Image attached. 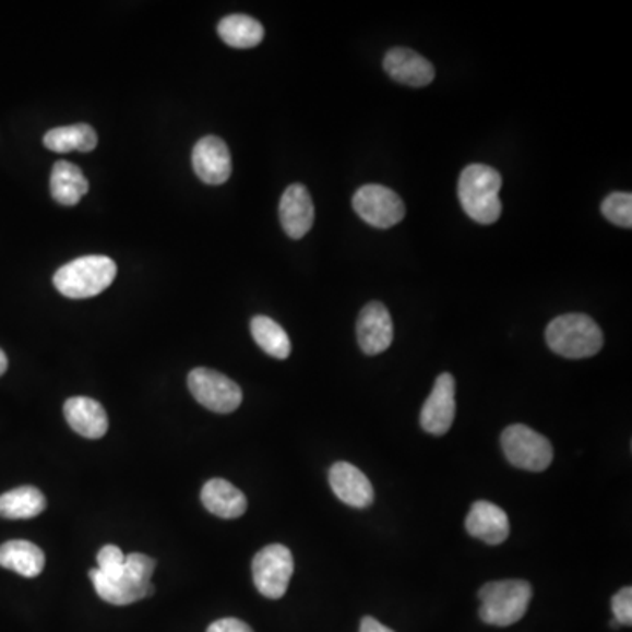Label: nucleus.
<instances>
[{
  "label": "nucleus",
  "instance_id": "obj_1",
  "mask_svg": "<svg viewBox=\"0 0 632 632\" xmlns=\"http://www.w3.org/2000/svg\"><path fill=\"white\" fill-rule=\"evenodd\" d=\"M502 178L493 167L472 164L462 171L458 180V199L466 215L478 224L490 225L502 213Z\"/></svg>",
  "mask_w": 632,
  "mask_h": 632
},
{
  "label": "nucleus",
  "instance_id": "obj_2",
  "mask_svg": "<svg viewBox=\"0 0 632 632\" xmlns=\"http://www.w3.org/2000/svg\"><path fill=\"white\" fill-rule=\"evenodd\" d=\"M117 271V264L109 257H80L55 273L53 285L69 299H88L111 287Z\"/></svg>",
  "mask_w": 632,
  "mask_h": 632
},
{
  "label": "nucleus",
  "instance_id": "obj_3",
  "mask_svg": "<svg viewBox=\"0 0 632 632\" xmlns=\"http://www.w3.org/2000/svg\"><path fill=\"white\" fill-rule=\"evenodd\" d=\"M550 350L565 359H588L599 354L605 343L601 329L591 317L570 313L557 317L547 327Z\"/></svg>",
  "mask_w": 632,
  "mask_h": 632
},
{
  "label": "nucleus",
  "instance_id": "obj_4",
  "mask_svg": "<svg viewBox=\"0 0 632 632\" xmlns=\"http://www.w3.org/2000/svg\"><path fill=\"white\" fill-rule=\"evenodd\" d=\"M480 619L496 628H508L527 613L533 588L524 580L485 583L478 593Z\"/></svg>",
  "mask_w": 632,
  "mask_h": 632
},
{
  "label": "nucleus",
  "instance_id": "obj_5",
  "mask_svg": "<svg viewBox=\"0 0 632 632\" xmlns=\"http://www.w3.org/2000/svg\"><path fill=\"white\" fill-rule=\"evenodd\" d=\"M501 446L510 464L524 472H545L553 461L552 443L522 424L504 429Z\"/></svg>",
  "mask_w": 632,
  "mask_h": 632
},
{
  "label": "nucleus",
  "instance_id": "obj_6",
  "mask_svg": "<svg viewBox=\"0 0 632 632\" xmlns=\"http://www.w3.org/2000/svg\"><path fill=\"white\" fill-rule=\"evenodd\" d=\"M251 571L257 591L267 599H279L287 593L294 574V557L285 545L274 542L257 553Z\"/></svg>",
  "mask_w": 632,
  "mask_h": 632
},
{
  "label": "nucleus",
  "instance_id": "obj_7",
  "mask_svg": "<svg viewBox=\"0 0 632 632\" xmlns=\"http://www.w3.org/2000/svg\"><path fill=\"white\" fill-rule=\"evenodd\" d=\"M189 389L199 404L222 415L236 412L242 403L238 383L213 369H193L189 374Z\"/></svg>",
  "mask_w": 632,
  "mask_h": 632
},
{
  "label": "nucleus",
  "instance_id": "obj_8",
  "mask_svg": "<svg viewBox=\"0 0 632 632\" xmlns=\"http://www.w3.org/2000/svg\"><path fill=\"white\" fill-rule=\"evenodd\" d=\"M354 210L366 224L391 229L406 215L403 199L383 184H366L354 195Z\"/></svg>",
  "mask_w": 632,
  "mask_h": 632
},
{
  "label": "nucleus",
  "instance_id": "obj_9",
  "mask_svg": "<svg viewBox=\"0 0 632 632\" xmlns=\"http://www.w3.org/2000/svg\"><path fill=\"white\" fill-rule=\"evenodd\" d=\"M455 380L450 372H443L436 380L434 389L421 408V429L427 434H446L455 418Z\"/></svg>",
  "mask_w": 632,
  "mask_h": 632
},
{
  "label": "nucleus",
  "instance_id": "obj_10",
  "mask_svg": "<svg viewBox=\"0 0 632 632\" xmlns=\"http://www.w3.org/2000/svg\"><path fill=\"white\" fill-rule=\"evenodd\" d=\"M193 171L199 180L207 184H222L232 175V158L229 146L216 135H206L198 141L192 152Z\"/></svg>",
  "mask_w": 632,
  "mask_h": 632
},
{
  "label": "nucleus",
  "instance_id": "obj_11",
  "mask_svg": "<svg viewBox=\"0 0 632 632\" xmlns=\"http://www.w3.org/2000/svg\"><path fill=\"white\" fill-rule=\"evenodd\" d=\"M357 342L366 355H378L389 350L394 342V323L382 302H369L357 320Z\"/></svg>",
  "mask_w": 632,
  "mask_h": 632
},
{
  "label": "nucleus",
  "instance_id": "obj_12",
  "mask_svg": "<svg viewBox=\"0 0 632 632\" xmlns=\"http://www.w3.org/2000/svg\"><path fill=\"white\" fill-rule=\"evenodd\" d=\"M279 222L288 238L301 239L314 222L313 199L305 184H290L279 201Z\"/></svg>",
  "mask_w": 632,
  "mask_h": 632
},
{
  "label": "nucleus",
  "instance_id": "obj_13",
  "mask_svg": "<svg viewBox=\"0 0 632 632\" xmlns=\"http://www.w3.org/2000/svg\"><path fill=\"white\" fill-rule=\"evenodd\" d=\"M329 484L337 499L348 506L368 508L374 501V489L368 476L350 462H336L329 472Z\"/></svg>",
  "mask_w": 632,
  "mask_h": 632
},
{
  "label": "nucleus",
  "instance_id": "obj_14",
  "mask_svg": "<svg viewBox=\"0 0 632 632\" xmlns=\"http://www.w3.org/2000/svg\"><path fill=\"white\" fill-rule=\"evenodd\" d=\"M91 579L94 582L95 593L109 605H132L155 593L152 582L135 579L134 574L129 573L126 568L118 579H108L99 570H92Z\"/></svg>",
  "mask_w": 632,
  "mask_h": 632
},
{
  "label": "nucleus",
  "instance_id": "obj_15",
  "mask_svg": "<svg viewBox=\"0 0 632 632\" xmlns=\"http://www.w3.org/2000/svg\"><path fill=\"white\" fill-rule=\"evenodd\" d=\"M383 69L392 80L415 88L431 85L436 76L434 65L408 48H394L389 51L383 60Z\"/></svg>",
  "mask_w": 632,
  "mask_h": 632
},
{
  "label": "nucleus",
  "instance_id": "obj_16",
  "mask_svg": "<svg viewBox=\"0 0 632 632\" xmlns=\"http://www.w3.org/2000/svg\"><path fill=\"white\" fill-rule=\"evenodd\" d=\"M466 530L487 545H501L510 536V521L502 508L489 501H476L467 515Z\"/></svg>",
  "mask_w": 632,
  "mask_h": 632
},
{
  "label": "nucleus",
  "instance_id": "obj_17",
  "mask_svg": "<svg viewBox=\"0 0 632 632\" xmlns=\"http://www.w3.org/2000/svg\"><path fill=\"white\" fill-rule=\"evenodd\" d=\"M63 415L72 431L88 440H99L108 432L106 409L91 397H71L65 401Z\"/></svg>",
  "mask_w": 632,
  "mask_h": 632
},
{
  "label": "nucleus",
  "instance_id": "obj_18",
  "mask_svg": "<svg viewBox=\"0 0 632 632\" xmlns=\"http://www.w3.org/2000/svg\"><path fill=\"white\" fill-rule=\"evenodd\" d=\"M201 501L207 512L220 518H239L248 508L247 496L222 478H213L204 485Z\"/></svg>",
  "mask_w": 632,
  "mask_h": 632
},
{
  "label": "nucleus",
  "instance_id": "obj_19",
  "mask_svg": "<svg viewBox=\"0 0 632 632\" xmlns=\"http://www.w3.org/2000/svg\"><path fill=\"white\" fill-rule=\"evenodd\" d=\"M45 553L34 542L14 539L0 547V565L5 570L22 574L25 579L39 576L45 570Z\"/></svg>",
  "mask_w": 632,
  "mask_h": 632
},
{
  "label": "nucleus",
  "instance_id": "obj_20",
  "mask_svg": "<svg viewBox=\"0 0 632 632\" xmlns=\"http://www.w3.org/2000/svg\"><path fill=\"white\" fill-rule=\"evenodd\" d=\"M91 184L80 167L71 162L60 160L51 171L50 190L51 198L62 206H76L81 199L88 193Z\"/></svg>",
  "mask_w": 632,
  "mask_h": 632
},
{
  "label": "nucleus",
  "instance_id": "obj_21",
  "mask_svg": "<svg viewBox=\"0 0 632 632\" xmlns=\"http://www.w3.org/2000/svg\"><path fill=\"white\" fill-rule=\"evenodd\" d=\"M218 36L225 45L238 50H250L261 45L264 39V27L261 22L247 14H230L218 23Z\"/></svg>",
  "mask_w": 632,
  "mask_h": 632
},
{
  "label": "nucleus",
  "instance_id": "obj_22",
  "mask_svg": "<svg viewBox=\"0 0 632 632\" xmlns=\"http://www.w3.org/2000/svg\"><path fill=\"white\" fill-rule=\"evenodd\" d=\"M46 148L55 153L69 152H92L97 146V132L94 127L86 123H76V126L57 127L46 132Z\"/></svg>",
  "mask_w": 632,
  "mask_h": 632
},
{
  "label": "nucleus",
  "instance_id": "obj_23",
  "mask_svg": "<svg viewBox=\"0 0 632 632\" xmlns=\"http://www.w3.org/2000/svg\"><path fill=\"white\" fill-rule=\"evenodd\" d=\"M46 510V498L36 487H19L0 496V516L19 521L34 518Z\"/></svg>",
  "mask_w": 632,
  "mask_h": 632
},
{
  "label": "nucleus",
  "instance_id": "obj_24",
  "mask_svg": "<svg viewBox=\"0 0 632 632\" xmlns=\"http://www.w3.org/2000/svg\"><path fill=\"white\" fill-rule=\"evenodd\" d=\"M251 336L265 354L274 359L285 360L291 351L290 337L278 322L270 317H255L250 323Z\"/></svg>",
  "mask_w": 632,
  "mask_h": 632
},
{
  "label": "nucleus",
  "instance_id": "obj_25",
  "mask_svg": "<svg viewBox=\"0 0 632 632\" xmlns=\"http://www.w3.org/2000/svg\"><path fill=\"white\" fill-rule=\"evenodd\" d=\"M601 213L606 220L611 224L619 225L631 229L632 227V195L625 192L610 193L608 198L603 201Z\"/></svg>",
  "mask_w": 632,
  "mask_h": 632
},
{
  "label": "nucleus",
  "instance_id": "obj_26",
  "mask_svg": "<svg viewBox=\"0 0 632 632\" xmlns=\"http://www.w3.org/2000/svg\"><path fill=\"white\" fill-rule=\"evenodd\" d=\"M97 562H99L97 570H99L104 576L118 579V576L123 574L126 556H123L120 548L115 547V545H106V547L100 550L99 556H97Z\"/></svg>",
  "mask_w": 632,
  "mask_h": 632
},
{
  "label": "nucleus",
  "instance_id": "obj_27",
  "mask_svg": "<svg viewBox=\"0 0 632 632\" xmlns=\"http://www.w3.org/2000/svg\"><path fill=\"white\" fill-rule=\"evenodd\" d=\"M611 610H613L615 622L622 623V625H631L632 623V588H620L619 593L615 594L611 599Z\"/></svg>",
  "mask_w": 632,
  "mask_h": 632
},
{
  "label": "nucleus",
  "instance_id": "obj_28",
  "mask_svg": "<svg viewBox=\"0 0 632 632\" xmlns=\"http://www.w3.org/2000/svg\"><path fill=\"white\" fill-rule=\"evenodd\" d=\"M126 570L134 574L135 579L150 582L155 571V561L143 553H131V556H126Z\"/></svg>",
  "mask_w": 632,
  "mask_h": 632
},
{
  "label": "nucleus",
  "instance_id": "obj_29",
  "mask_svg": "<svg viewBox=\"0 0 632 632\" xmlns=\"http://www.w3.org/2000/svg\"><path fill=\"white\" fill-rule=\"evenodd\" d=\"M207 632H253L248 623L239 619H222L211 623Z\"/></svg>",
  "mask_w": 632,
  "mask_h": 632
},
{
  "label": "nucleus",
  "instance_id": "obj_30",
  "mask_svg": "<svg viewBox=\"0 0 632 632\" xmlns=\"http://www.w3.org/2000/svg\"><path fill=\"white\" fill-rule=\"evenodd\" d=\"M360 632H394L392 629L385 628L383 623L378 622L372 617H363L360 623Z\"/></svg>",
  "mask_w": 632,
  "mask_h": 632
},
{
  "label": "nucleus",
  "instance_id": "obj_31",
  "mask_svg": "<svg viewBox=\"0 0 632 632\" xmlns=\"http://www.w3.org/2000/svg\"><path fill=\"white\" fill-rule=\"evenodd\" d=\"M8 371V357H5L4 351L0 350V377Z\"/></svg>",
  "mask_w": 632,
  "mask_h": 632
}]
</instances>
